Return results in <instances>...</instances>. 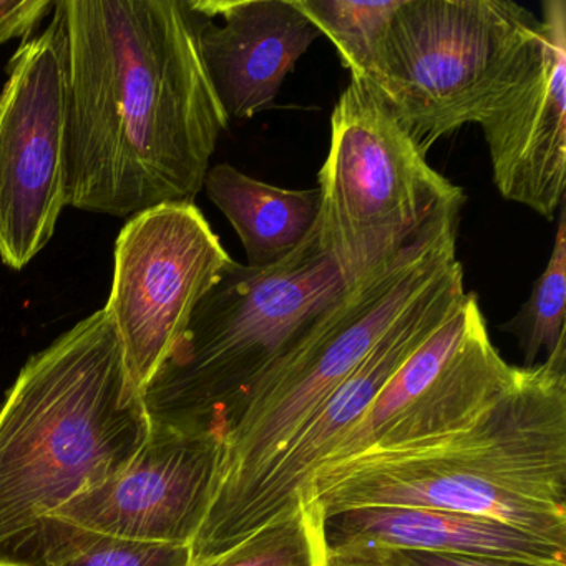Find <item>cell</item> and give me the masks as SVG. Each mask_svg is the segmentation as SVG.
I'll return each instance as SVG.
<instances>
[{"mask_svg": "<svg viewBox=\"0 0 566 566\" xmlns=\"http://www.w3.org/2000/svg\"><path fill=\"white\" fill-rule=\"evenodd\" d=\"M516 370L493 346L479 296L465 293L459 310L394 374L321 469L369 450L450 436L503 396Z\"/></svg>", "mask_w": 566, "mask_h": 566, "instance_id": "11", "label": "cell"}, {"mask_svg": "<svg viewBox=\"0 0 566 566\" xmlns=\"http://www.w3.org/2000/svg\"><path fill=\"white\" fill-rule=\"evenodd\" d=\"M403 0H294L296 8L326 35L350 75L366 78L374 55Z\"/></svg>", "mask_w": 566, "mask_h": 566, "instance_id": "19", "label": "cell"}, {"mask_svg": "<svg viewBox=\"0 0 566 566\" xmlns=\"http://www.w3.org/2000/svg\"><path fill=\"white\" fill-rule=\"evenodd\" d=\"M329 566H390L373 546H329Z\"/></svg>", "mask_w": 566, "mask_h": 566, "instance_id": "23", "label": "cell"}, {"mask_svg": "<svg viewBox=\"0 0 566 566\" xmlns=\"http://www.w3.org/2000/svg\"><path fill=\"white\" fill-rule=\"evenodd\" d=\"M459 258L447 264L397 317L379 343L340 386L304 420L253 485L214 522L198 530L191 559L240 542L303 500L324 459L359 422L406 360L459 310L465 297Z\"/></svg>", "mask_w": 566, "mask_h": 566, "instance_id": "8", "label": "cell"}, {"mask_svg": "<svg viewBox=\"0 0 566 566\" xmlns=\"http://www.w3.org/2000/svg\"><path fill=\"white\" fill-rule=\"evenodd\" d=\"M0 566H24L21 563L8 562V559H0Z\"/></svg>", "mask_w": 566, "mask_h": 566, "instance_id": "24", "label": "cell"}, {"mask_svg": "<svg viewBox=\"0 0 566 566\" xmlns=\"http://www.w3.org/2000/svg\"><path fill=\"white\" fill-rule=\"evenodd\" d=\"M54 8V2L49 0H0V48L14 39H28L35 25Z\"/></svg>", "mask_w": 566, "mask_h": 566, "instance_id": "21", "label": "cell"}, {"mask_svg": "<svg viewBox=\"0 0 566 566\" xmlns=\"http://www.w3.org/2000/svg\"><path fill=\"white\" fill-rule=\"evenodd\" d=\"M233 264L195 203L135 214L115 244L111 314L134 386L144 394L198 301Z\"/></svg>", "mask_w": 566, "mask_h": 566, "instance_id": "10", "label": "cell"}, {"mask_svg": "<svg viewBox=\"0 0 566 566\" xmlns=\"http://www.w3.org/2000/svg\"><path fill=\"white\" fill-rule=\"evenodd\" d=\"M539 28L506 0H403L364 81L427 155L480 124L535 54Z\"/></svg>", "mask_w": 566, "mask_h": 566, "instance_id": "6", "label": "cell"}, {"mask_svg": "<svg viewBox=\"0 0 566 566\" xmlns=\"http://www.w3.org/2000/svg\"><path fill=\"white\" fill-rule=\"evenodd\" d=\"M210 430L151 422L130 463L62 506L52 523L138 542L191 546L203 522L220 462Z\"/></svg>", "mask_w": 566, "mask_h": 566, "instance_id": "12", "label": "cell"}, {"mask_svg": "<svg viewBox=\"0 0 566 566\" xmlns=\"http://www.w3.org/2000/svg\"><path fill=\"white\" fill-rule=\"evenodd\" d=\"M377 549L382 553L390 566H533L525 565V563L506 562V559L446 555V553L419 552V549Z\"/></svg>", "mask_w": 566, "mask_h": 566, "instance_id": "22", "label": "cell"}, {"mask_svg": "<svg viewBox=\"0 0 566 566\" xmlns=\"http://www.w3.org/2000/svg\"><path fill=\"white\" fill-rule=\"evenodd\" d=\"M203 188L240 237L248 266H270L293 253L319 217V188L274 187L230 164L211 167Z\"/></svg>", "mask_w": 566, "mask_h": 566, "instance_id": "16", "label": "cell"}, {"mask_svg": "<svg viewBox=\"0 0 566 566\" xmlns=\"http://www.w3.org/2000/svg\"><path fill=\"white\" fill-rule=\"evenodd\" d=\"M460 213L447 211L396 260L344 287L254 384L221 437L200 528L253 485L304 420L363 363L427 284L457 260Z\"/></svg>", "mask_w": 566, "mask_h": 566, "instance_id": "4", "label": "cell"}, {"mask_svg": "<svg viewBox=\"0 0 566 566\" xmlns=\"http://www.w3.org/2000/svg\"><path fill=\"white\" fill-rule=\"evenodd\" d=\"M566 211L559 208L555 243L542 276L528 301L502 331L515 337L523 356L522 367L536 366L542 354L552 356L566 344Z\"/></svg>", "mask_w": 566, "mask_h": 566, "instance_id": "18", "label": "cell"}, {"mask_svg": "<svg viewBox=\"0 0 566 566\" xmlns=\"http://www.w3.org/2000/svg\"><path fill=\"white\" fill-rule=\"evenodd\" d=\"M317 243L344 286L396 260L463 190L433 170L376 88L350 75L331 117L319 171Z\"/></svg>", "mask_w": 566, "mask_h": 566, "instance_id": "7", "label": "cell"}, {"mask_svg": "<svg viewBox=\"0 0 566 566\" xmlns=\"http://www.w3.org/2000/svg\"><path fill=\"white\" fill-rule=\"evenodd\" d=\"M535 54L480 120L493 184L553 221L566 190V2H543Z\"/></svg>", "mask_w": 566, "mask_h": 566, "instance_id": "13", "label": "cell"}, {"mask_svg": "<svg viewBox=\"0 0 566 566\" xmlns=\"http://www.w3.org/2000/svg\"><path fill=\"white\" fill-rule=\"evenodd\" d=\"M316 227L283 260L233 261L205 293L180 339L145 387L151 422L223 437L254 384L343 293Z\"/></svg>", "mask_w": 566, "mask_h": 566, "instance_id": "5", "label": "cell"}, {"mask_svg": "<svg viewBox=\"0 0 566 566\" xmlns=\"http://www.w3.org/2000/svg\"><path fill=\"white\" fill-rule=\"evenodd\" d=\"M150 430L105 307L32 356L0 403V559L32 566L52 516L124 470Z\"/></svg>", "mask_w": 566, "mask_h": 566, "instance_id": "3", "label": "cell"}, {"mask_svg": "<svg viewBox=\"0 0 566 566\" xmlns=\"http://www.w3.org/2000/svg\"><path fill=\"white\" fill-rule=\"evenodd\" d=\"M67 203L135 217L195 203L230 118L198 48L190 0H62Z\"/></svg>", "mask_w": 566, "mask_h": 566, "instance_id": "1", "label": "cell"}, {"mask_svg": "<svg viewBox=\"0 0 566 566\" xmlns=\"http://www.w3.org/2000/svg\"><path fill=\"white\" fill-rule=\"evenodd\" d=\"M55 9V8H54ZM0 91V261L21 271L67 203V38L51 24L15 52Z\"/></svg>", "mask_w": 566, "mask_h": 566, "instance_id": "9", "label": "cell"}, {"mask_svg": "<svg viewBox=\"0 0 566 566\" xmlns=\"http://www.w3.org/2000/svg\"><path fill=\"white\" fill-rule=\"evenodd\" d=\"M329 546H376L566 566V546L499 520L433 509L350 510L324 523Z\"/></svg>", "mask_w": 566, "mask_h": 566, "instance_id": "15", "label": "cell"}, {"mask_svg": "<svg viewBox=\"0 0 566 566\" xmlns=\"http://www.w3.org/2000/svg\"><path fill=\"white\" fill-rule=\"evenodd\" d=\"M324 523L314 503L300 502L228 548L191 559L190 566H329Z\"/></svg>", "mask_w": 566, "mask_h": 566, "instance_id": "17", "label": "cell"}, {"mask_svg": "<svg viewBox=\"0 0 566 566\" xmlns=\"http://www.w3.org/2000/svg\"><path fill=\"white\" fill-rule=\"evenodd\" d=\"M187 545L138 542L54 526L34 566H190Z\"/></svg>", "mask_w": 566, "mask_h": 566, "instance_id": "20", "label": "cell"}, {"mask_svg": "<svg viewBox=\"0 0 566 566\" xmlns=\"http://www.w3.org/2000/svg\"><path fill=\"white\" fill-rule=\"evenodd\" d=\"M324 520L433 509L499 520L566 546V344L450 436L369 450L317 470L304 492Z\"/></svg>", "mask_w": 566, "mask_h": 566, "instance_id": "2", "label": "cell"}, {"mask_svg": "<svg viewBox=\"0 0 566 566\" xmlns=\"http://www.w3.org/2000/svg\"><path fill=\"white\" fill-rule=\"evenodd\" d=\"M198 48L228 118L273 107L297 61L321 38L294 0H190Z\"/></svg>", "mask_w": 566, "mask_h": 566, "instance_id": "14", "label": "cell"}]
</instances>
